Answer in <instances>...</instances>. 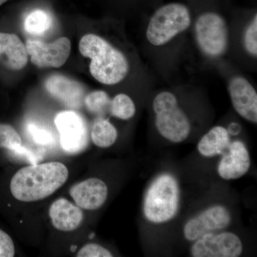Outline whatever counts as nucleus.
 Segmentation results:
<instances>
[{
  "label": "nucleus",
  "instance_id": "1",
  "mask_svg": "<svg viewBox=\"0 0 257 257\" xmlns=\"http://www.w3.org/2000/svg\"><path fill=\"white\" fill-rule=\"evenodd\" d=\"M68 177V169L60 162L31 165L20 169L12 177L10 192L20 202H36L52 195Z\"/></svg>",
  "mask_w": 257,
  "mask_h": 257
},
{
  "label": "nucleus",
  "instance_id": "2",
  "mask_svg": "<svg viewBox=\"0 0 257 257\" xmlns=\"http://www.w3.org/2000/svg\"><path fill=\"white\" fill-rule=\"evenodd\" d=\"M79 50L83 57L90 59L89 72L101 84L114 85L127 77L128 59L103 37L95 34L84 35L79 41Z\"/></svg>",
  "mask_w": 257,
  "mask_h": 257
},
{
  "label": "nucleus",
  "instance_id": "3",
  "mask_svg": "<svg viewBox=\"0 0 257 257\" xmlns=\"http://www.w3.org/2000/svg\"><path fill=\"white\" fill-rule=\"evenodd\" d=\"M152 107L155 126L161 136L173 143H182L189 138L192 131L190 119L179 105L178 98L174 93L170 91L158 93Z\"/></svg>",
  "mask_w": 257,
  "mask_h": 257
},
{
  "label": "nucleus",
  "instance_id": "4",
  "mask_svg": "<svg viewBox=\"0 0 257 257\" xmlns=\"http://www.w3.org/2000/svg\"><path fill=\"white\" fill-rule=\"evenodd\" d=\"M179 204L178 183L173 176L164 174L155 179L147 189L144 214L150 222L162 224L175 217Z\"/></svg>",
  "mask_w": 257,
  "mask_h": 257
},
{
  "label": "nucleus",
  "instance_id": "5",
  "mask_svg": "<svg viewBox=\"0 0 257 257\" xmlns=\"http://www.w3.org/2000/svg\"><path fill=\"white\" fill-rule=\"evenodd\" d=\"M191 24L190 12L186 5L180 3L164 5L150 18L146 31L147 41L153 46H163L187 31Z\"/></svg>",
  "mask_w": 257,
  "mask_h": 257
},
{
  "label": "nucleus",
  "instance_id": "6",
  "mask_svg": "<svg viewBox=\"0 0 257 257\" xmlns=\"http://www.w3.org/2000/svg\"><path fill=\"white\" fill-rule=\"evenodd\" d=\"M196 42L201 52L211 59L219 58L229 47V29L222 16L212 12L199 15L194 24Z\"/></svg>",
  "mask_w": 257,
  "mask_h": 257
},
{
  "label": "nucleus",
  "instance_id": "7",
  "mask_svg": "<svg viewBox=\"0 0 257 257\" xmlns=\"http://www.w3.org/2000/svg\"><path fill=\"white\" fill-rule=\"evenodd\" d=\"M243 251V243L234 233H207L195 240L191 247L194 257H238Z\"/></svg>",
  "mask_w": 257,
  "mask_h": 257
},
{
  "label": "nucleus",
  "instance_id": "8",
  "mask_svg": "<svg viewBox=\"0 0 257 257\" xmlns=\"http://www.w3.org/2000/svg\"><path fill=\"white\" fill-rule=\"evenodd\" d=\"M55 124L60 133L61 145L67 153L76 155L87 148V124L78 113L62 111L56 116Z\"/></svg>",
  "mask_w": 257,
  "mask_h": 257
},
{
  "label": "nucleus",
  "instance_id": "9",
  "mask_svg": "<svg viewBox=\"0 0 257 257\" xmlns=\"http://www.w3.org/2000/svg\"><path fill=\"white\" fill-rule=\"evenodd\" d=\"M25 47L32 63L39 68H59L66 63L71 52L70 40L64 37L52 43L28 40Z\"/></svg>",
  "mask_w": 257,
  "mask_h": 257
},
{
  "label": "nucleus",
  "instance_id": "10",
  "mask_svg": "<svg viewBox=\"0 0 257 257\" xmlns=\"http://www.w3.org/2000/svg\"><path fill=\"white\" fill-rule=\"evenodd\" d=\"M231 222V213L220 204L211 206L189 219L184 226L186 239L194 241L207 233L226 229Z\"/></svg>",
  "mask_w": 257,
  "mask_h": 257
},
{
  "label": "nucleus",
  "instance_id": "11",
  "mask_svg": "<svg viewBox=\"0 0 257 257\" xmlns=\"http://www.w3.org/2000/svg\"><path fill=\"white\" fill-rule=\"evenodd\" d=\"M228 91L235 111L250 122H257V93L248 80L241 76L230 79Z\"/></svg>",
  "mask_w": 257,
  "mask_h": 257
},
{
  "label": "nucleus",
  "instance_id": "12",
  "mask_svg": "<svg viewBox=\"0 0 257 257\" xmlns=\"http://www.w3.org/2000/svg\"><path fill=\"white\" fill-rule=\"evenodd\" d=\"M45 89L52 97L70 109H79L85 96L82 84L62 74H53L45 82Z\"/></svg>",
  "mask_w": 257,
  "mask_h": 257
},
{
  "label": "nucleus",
  "instance_id": "13",
  "mask_svg": "<svg viewBox=\"0 0 257 257\" xmlns=\"http://www.w3.org/2000/svg\"><path fill=\"white\" fill-rule=\"evenodd\" d=\"M222 155L218 165V173L223 179L241 178L249 170V153L242 142L237 140L230 143L227 150Z\"/></svg>",
  "mask_w": 257,
  "mask_h": 257
},
{
  "label": "nucleus",
  "instance_id": "14",
  "mask_svg": "<svg viewBox=\"0 0 257 257\" xmlns=\"http://www.w3.org/2000/svg\"><path fill=\"white\" fill-rule=\"evenodd\" d=\"M69 194L77 207L86 210H96L105 203L108 188L101 179L90 178L74 185Z\"/></svg>",
  "mask_w": 257,
  "mask_h": 257
},
{
  "label": "nucleus",
  "instance_id": "15",
  "mask_svg": "<svg viewBox=\"0 0 257 257\" xmlns=\"http://www.w3.org/2000/svg\"><path fill=\"white\" fill-rule=\"evenodd\" d=\"M28 53L18 35L0 32V66L9 71H20L26 67Z\"/></svg>",
  "mask_w": 257,
  "mask_h": 257
},
{
  "label": "nucleus",
  "instance_id": "16",
  "mask_svg": "<svg viewBox=\"0 0 257 257\" xmlns=\"http://www.w3.org/2000/svg\"><path fill=\"white\" fill-rule=\"evenodd\" d=\"M50 216L54 227L62 231H74L83 221V213L79 207L64 198L51 205Z\"/></svg>",
  "mask_w": 257,
  "mask_h": 257
},
{
  "label": "nucleus",
  "instance_id": "17",
  "mask_svg": "<svg viewBox=\"0 0 257 257\" xmlns=\"http://www.w3.org/2000/svg\"><path fill=\"white\" fill-rule=\"evenodd\" d=\"M230 135L227 128L222 126H214L199 140L197 145L199 154L205 157L223 155L230 145Z\"/></svg>",
  "mask_w": 257,
  "mask_h": 257
},
{
  "label": "nucleus",
  "instance_id": "18",
  "mask_svg": "<svg viewBox=\"0 0 257 257\" xmlns=\"http://www.w3.org/2000/svg\"><path fill=\"white\" fill-rule=\"evenodd\" d=\"M117 130L109 119L98 116L94 121L92 130L93 143L100 148L112 146L117 139Z\"/></svg>",
  "mask_w": 257,
  "mask_h": 257
},
{
  "label": "nucleus",
  "instance_id": "19",
  "mask_svg": "<svg viewBox=\"0 0 257 257\" xmlns=\"http://www.w3.org/2000/svg\"><path fill=\"white\" fill-rule=\"evenodd\" d=\"M53 20L50 13L43 10H35L25 18L24 28L29 34L41 35L52 28Z\"/></svg>",
  "mask_w": 257,
  "mask_h": 257
},
{
  "label": "nucleus",
  "instance_id": "20",
  "mask_svg": "<svg viewBox=\"0 0 257 257\" xmlns=\"http://www.w3.org/2000/svg\"><path fill=\"white\" fill-rule=\"evenodd\" d=\"M109 113L117 119L128 120L136 113V106L130 96L119 94L111 100Z\"/></svg>",
  "mask_w": 257,
  "mask_h": 257
},
{
  "label": "nucleus",
  "instance_id": "21",
  "mask_svg": "<svg viewBox=\"0 0 257 257\" xmlns=\"http://www.w3.org/2000/svg\"><path fill=\"white\" fill-rule=\"evenodd\" d=\"M110 98L104 91L96 90L89 93L84 98V104L88 111L99 116L109 113Z\"/></svg>",
  "mask_w": 257,
  "mask_h": 257
},
{
  "label": "nucleus",
  "instance_id": "22",
  "mask_svg": "<svg viewBox=\"0 0 257 257\" xmlns=\"http://www.w3.org/2000/svg\"><path fill=\"white\" fill-rule=\"evenodd\" d=\"M21 145V138L16 130L11 125L0 123V150L10 151Z\"/></svg>",
  "mask_w": 257,
  "mask_h": 257
},
{
  "label": "nucleus",
  "instance_id": "23",
  "mask_svg": "<svg viewBox=\"0 0 257 257\" xmlns=\"http://www.w3.org/2000/svg\"><path fill=\"white\" fill-rule=\"evenodd\" d=\"M243 45L248 55L257 57V15L253 16L251 23L245 30L243 36Z\"/></svg>",
  "mask_w": 257,
  "mask_h": 257
},
{
  "label": "nucleus",
  "instance_id": "24",
  "mask_svg": "<svg viewBox=\"0 0 257 257\" xmlns=\"http://www.w3.org/2000/svg\"><path fill=\"white\" fill-rule=\"evenodd\" d=\"M28 130L34 141L37 145L48 146L55 142L53 134L46 128L41 127L35 124H29Z\"/></svg>",
  "mask_w": 257,
  "mask_h": 257
},
{
  "label": "nucleus",
  "instance_id": "25",
  "mask_svg": "<svg viewBox=\"0 0 257 257\" xmlns=\"http://www.w3.org/2000/svg\"><path fill=\"white\" fill-rule=\"evenodd\" d=\"M5 153L9 158L25 161L31 165H36L42 160L41 155H38L36 152L32 151L30 149L22 146V145L14 150L5 152Z\"/></svg>",
  "mask_w": 257,
  "mask_h": 257
},
{
  "label": "nucleus",
  "instance_id": "26",
  "mask_svg": "<svg viewBox=\"0 0 257 257\" xmlns=\"http://www.w3.org/2000/svg\"><path fill=\"white\" fill-rule=\"evenodd\" d=\"M77 257H111L112 253L101 245L91 243L84 245L77 253Z\"/></svg>",
  "mask_w": 257,
  "mask_h": 257
},
{
  "label": "nucleus",
  "instance_id": "27",
  "mask_svg": "<svg viewBox=\"0 0 257 257\" xmlns=\"http://www.w3.org/2000/svg\"><path fill=\"white\" fill-rule=\"evenodd\" d=\"M15 254L13 240L8 233L0 229V257H13Z\"/></svg>",
  "mask_w": 257,
  "mask_h": 257
},
{
  "label": "nucleus",
  "instance_id": "28",
  "mask_svg": "<svg viewBox=\"0 0 257 257\" xmlns=\"http://www.w3.org/2000/svg\"><path fill=\"white\" fill-rule=\"evenodd\" d=\"M227 131L229 135H237L240 133V131H241V127H240L239 124H234H234L230 125Z\"/></svg>",
  "mask_w": 257,
  "mask_h": 257
},
{
  "label": "nucleus",
  "instance_id": "29",
  "mask_svg": "<svg viewBox=\"0 0 257 257\" xmlns=\"http://www.w3.org/2000/svg\"><path fill=\"white\" fill-rule=\"evenodd\" d=\"M8 0H0V6H2L3 4H5Z\"/></svg>",
  "mask_w": 257,
  "mask_h": 257
}]
</instances>
